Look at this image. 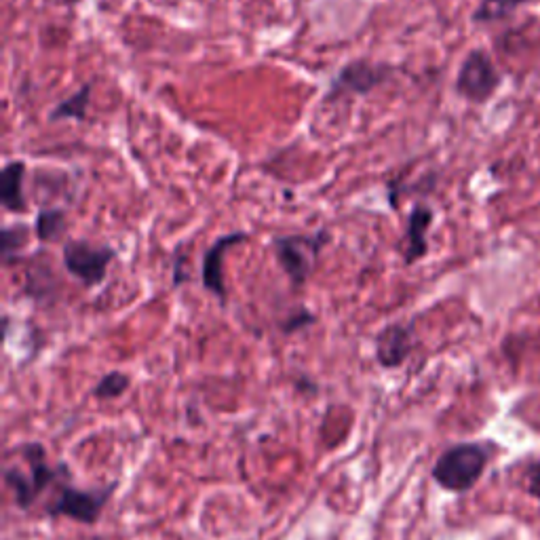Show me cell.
I'll use <instances>...</instances> for the list:
<instances>
[{"instance_id":"obj_19","label":"cell","mask_w":540,"mask_h":540,"mask_svg":"<svg viewBox=\"0 0 540 540\" xmlns=\"http://www.w3.org/2000/svg\"><path fill=\"white\" fill-rule=\"evenodd\" d=\"M190 281V273H188V254L180 256V249L176 254H173V262H171V285L180 287L184 283Z\"/></svg>"},{"instance_id":"obj_13","label":"cell","mask_w":540,"mask_h":540,"mask_svg":"<svg viewBox=\"0 0 540 540\" xmlns=\"http://www.w3.org/2000/svg\"><path fill=\"white\" fill-rule=\"evenodd\" d=\"M34 237L38 243H57L66 237L68 211L64 207H43L34 220Z\"/></svg>"},{"instance_id":"obj_16","label":"cell","mask_w":540,"mask_h":540,"mask_svg":"<svg viewBox=\"0 0 540 540\" xmlns=\"http://www.w3.org/2000/svg\"><path fill=\"white\" fill-rule=\"evenodd\" d=\"M28 239H30L28 224L3 226V233H0V249H3L5 266L15 264L17 260H24L22 256H19V252L28 245Z\"/></svg>"},{"instance_id":"obj_5","label":"cell","mask_w":540,"mask_h":540,"mask_svg":"<svg viewBox=\"0 0 540 540\" xmlns=\"http://www.w3.org/2000/svg\"><path fill=\"white\" fill-rule=\"evenodd\" d=\"M500 83H503V76H500L490 53L484 49H473L465 55L458 68L454 89L462 100L481 106L494 98Z\"/></svg>"},{"instance_id":"obj_15","label":"cell","mask_w":540,"mask_h":540,"mask_svg":"<svg viewBox=\"0 0 540 540\" xmlns=\"http://www.w3.org/2000/svg\"><path fill=\"white\" fill-rule=\"evenodd\" d=\"M26 294L34 300H49L55 294V273L47 262H30Z\"/></svg>"},{"instance_id":"obj_8","label":"cell","mask_w":540,"mask_h":540,"mask_svg":"<svg viewBox=\"0 0 540 540\" xmlns=\"http://www.w3.org/2000/svg\"><path fill=\"white\" fill-rule=\"evenodd\" d=\"M249 239L243 230H233L211 241L201 256V283L207 292L214 296L222 306L228 302V285H226V254L235 245H241Z\"/></svg>"},{"instance_id":"obj_10","label":"cell","mask_w":540,"mask_h":540,"mask_svg":"<svg viewBox=\"0 0 540 540\" xmlns=\"http://www.w3.org/2000/svg\"><path fill=\"white\" fill-rule=\"evenodd\" d=\"M416 336H414V323L395 321L384 325L374 342V355L376 361L387 370H395L405 363L414 351Z\"/></svg>"},{"instance_id":"obj_11","label":"cell","mask_w":540,"mask_h":540,"mask_svg":"<svg viewBox=\"0 0 540 540\" xmlns=\"http://www.w3.org/2000/svg\"><path fill=\"white\" fill-rule=\"evenodd\" d=\"M26 173L28 167L22 159L9 161L0 171V205L15 216L28 214L26 199Z\"/></svg>"},{"instance_id":"obj_21","label":"cell","mask_w":540,"mask_h":540,"mask_svg":"<svg viewBox=\"0 0 540 540\" xmlns=\"http://www.w3.org/2000/svg\"><path fill=\"white\" fill-rule=\"evenodd\" d=\"M57 3H60V5H66V7H72V5L79 3V0H57Z\"/></svg>"},{"instance_id":"obj_14","label":"cell","mask_w":540,"mask_h":540,"mask_svg":"<svg viewBox=\"0 0 540 540\" xmlns=\"http://www.w3.org/2000/svg\"><path fill=\"white\" fill-rule=\"evenodd\" d=\"M534 3V0H479L471 19L477 26H492L511 19L519 9Z\"/></svg>"},{"instance_id":"obj_12","label":"cell","mask_w":540,"mask_h":540,"mask_svg":"<svg viewBox=\"0 0 540 540\" xmlns=\"http://www.w3.org/2000/svg\"><path fill=\"white\" fill-rule=\"evenodd\" d=\"M93 85H95V81H87L79 89H76L72 95H68V98H64L62 102H57L49 112V121L51 123H60V121L83 123L87 119V114H89Z\"/></svg>"},{"instance_id":"obj_2","label":"cell","mask_w":540,"mask_h":540,"mask_svg":"<svg viewBox=\"0 0 540 540\" xmlns=\"http://www.w3.org/2000/svg\"><path fill=\"white\" fill-rule=\"evenodd\" d=\"M488 460V450L481 443H456L437 458L433 479L443 490L465 494L477 486Z\"/></svg>"},{"instance_id":"obj_3","label":"cell","mask_w":540,"mask_h":540,"mask_svg":"<svg viewBox=\"0 0 540 540\" xmlns=\"http://www.w3.org/2000/svg\"><path fill=\"white\" fill-rule=\"evenodd\" d=\"M395 68L387 62H374L368 57H357V60L346 62L334 76L330 85L325 89V95L321 104H336L338 100L346 98V95H357V98H365V95L374 93L382 85L391 81Z\"/></svg>"},{"instance_id":"obj_20","label":"cell","mask_w":540,"mask_h":540,"mask_svg":"<svg viewBox=\"0 0 540 540\" xmlns=\"http://www.w3.org/2000/svg\"><path fill=\"white\" fill-rule=\"evenodd\" d=\"M524 490L536 500H540V460L530 462L524 469Z\"/></svg>"},{"instance_id":"obj_9","label":"cell","mask_w":540,"mask_h":540,"mask_svg":"<svg viewBox=\"0 0 540 540\" xmlns=\"http://www.w3.org/2000/svg\"><path fill=\"white\" fill-rule=\"evenodd\" d=\"M435 222V209L418 201L412 205L408 218H405V230L401 241V256L405 266H414L422 258L429 256V233Z\"/></svg>"},{"instance_id":"obj_1","label":"cell","mask_w":540,"mask_h":540,"mask_svg":"<svg viewBox=\"0 0 540 540\" xmlns=\"http://www.w3.org/2000/svg\"><path fill=\"white\" fill-rule=\"evenodd\" d=\"M330 243V230L319 228L313 230V233L275 235L270 239V249H273L277 266L283 270L289 285L294 289H302L315 275L321 254Z\"/></svg>"},{"instance_id":"obj_6","label":"cell","mask_w":540,"mask_h":540,"mask_svg":"<svg viewBox=\"0 0 540 540\" xmlns=\"http://www.w3.org/2000/svg\"><path fill=\"white\" fill-rule=\"evenodd\" d=\"M19 454L28 462V475L11 467L5 471V484L13 490L15 503L19 509H30L34 500L47 490V486L55 479V469L45 458V448L41 443H26L19 448Z\"/></svg>"},{"instance_id":"obj_7","label":"cell","mask_w":540,"mask_h":540,"mask_svg":"<svg viewBox=\"0 0 540 540\" xmlns=\"http://www.w3.org/2000/svg\"><path fill=\"white\" fill-rule=\"evenodd\" d=\"M114 492V484L106 488H93V490H76L72 486L62 488V492L57 494L53 500V505H49L47 513L51 517H68L74 522L81 524H95L102 515L104 505L110 500Z\"/></svg>"},{"instance_id":"obj_18","label":"cell","mask_w":540,"mask_h":540,"mask_svg":"<svg viewBox=\"0 0 540 540\" xmlns=\"http://www.w3.org/2000/svg\"><path fill=\"white\" fill-rule=\"evenodd\" d=\"M317 323V315L313 311H308L306 306H298L296 311L289 313L281 323H279V330L287 336H292L296 332H302L306 330V327H311Z\"/></svg>"},{"instance_id":"obj_17","label":"cell","mask_w":540,"mask_h":540,"mask_svg":"<svg viewBox=\"0 0 540 540\" xmlns=\"http://www.w3.org/2000/svg\"><path fill=\"white\" fill-rule=\"evenodd\" d=\"M129 376L123 374V372H110L106 374L98 384H95V389H93V395L98 397V399H117L121 397L127 389H129Z\"/></svg>"},{"instance_id":"obj_4","label":"cell","mask_w":540,"mask_h":540,"mask_svg":"<svg viewBox=\"0 0 540 540\" xmlns=\"http://www.w3.org/2000/svg\"><path fill=\"white\" fill-rule=\"evenodd\" d=\"M117 249L108 243H91L87 239H66L62 245V264L76 281L85 287H98L106 281Z\"/></svg>"}]
</instances>
